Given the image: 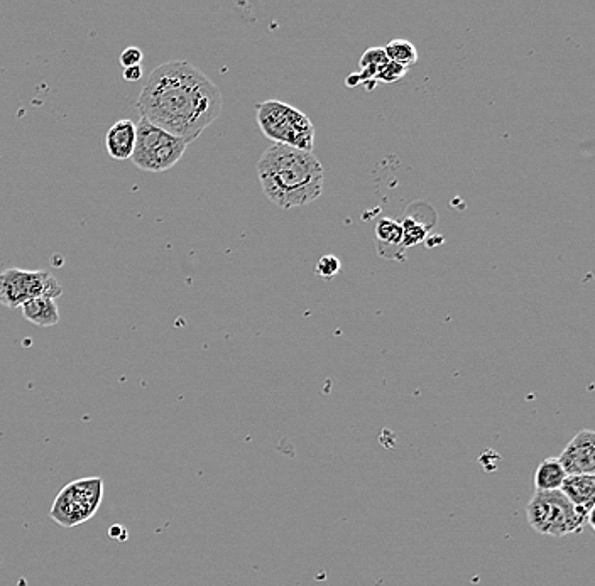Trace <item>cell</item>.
Here are the masks:
<instances>
[{
  "instance_id": "1",
  "label": "cell",
  "mask_w": 595,
  "mask_h": 586,
  "mask_svg": "<svg viewBox=\"0 0 595 586\" xmlns=\"http://www.w3.org/2000/svg\"><path fill=\"white\" fill-rule=\"evenodd\" d=\"M222 107L220 88L188 61L158 66L137 98L142 119L186 144L219 119Z\"/></svg>"
},
{
  "instance_id": "2",
  "label": "cell",
  "mask_w": 595,
  "mask_h": 586,
  "mask_svg": "<svg viewBox=\"0 0 595 586\" xmlns=\"http://www.w3.org/2000/svg\"><path fill=\"white\" fill-rule=\"evenodd\" d=\"M264 195L276 207H303L322 195L323 168L313 152L274 144L257 163Z\"/></svg>"
},
{
  "instance_id": "3",
  "label": "cell",
  "mask_w": 595,
  "mask_h": 586,
  "mask_svg": "<svg viewBox=\"0 0 595 586\" xmlns=\"http://www.w3.org/2000/svg\"><path fill=\"white\" fill-rule=\"evenodd\" d=\"M526 517L533 531L553 538L580 534L585 524L594 526L592 514L575 507L560 490L535 492L526 507Z\"/></svg>"
},
{
  "instance_id": "4",
  "label": "cell",
  "mask_w": 595,
  "mask_h": 586,
  "mask_svg": "<svg viewBox=\"0 0 595 586\" xmlns=\"http://www.w3.org/2000/svg\"><path fill=\"white\" fill-rule=\"evenodd\" d=\"M256 119L264 136L300 151L312 152L315 127L303 112L278 100H268L256 107Z\"/></svg>"
},
{
  "instance_id": "5",
  "label": "cell",
  "mask_w": 595,
  "mask_h": 586,
  "mask_svg": "<svg viewBox=\"0 0 595 586\" xmlns=\"http://www.w3.org/2000/svg\"><path fill=\"white\" fill-rule=\"evenodd\" d=\"M186 144L180 137L171 136L146 119L136 125V146L132 152V163L149 173H164L175 168L183 158Z\"/></svg>"
},
{
  "instance_id": "6",
  "label": "cell",
  "mask_w": 595,
  "mask_h": 586,
  "mask_svg": "<svg viewBox=\"0 0 595 586\" xmlns=\"http://www.w3.org/2000/svg\"><path fill=\"white\" fill-rule=\"evenodd\" d=\"M104 499V480L100 477L80 478L68 483L56 495L55 502L51 505L50 517L58 526H80L83 522L90 521L97 512Z\"/></svg>"
},
{
  "instance_id": "7",
  "label": "cell",
  "mask_w": 595,
  "mask_h": 586,
  "mask_svg": "<svg viewBox=\"0 0 595 586\" xmlns=\"http://www.w3.org/2000/svg\"><path fill=\"white\" fill-rule=\"evenodd\" d=\"M63 294L60 281L48 271L7 269L0 272V304L21 308L29 299H55Z\"/></svg>"
},
{
  "instance_id": "8",
  "label": "cell",
  "mask_w": 595,
  "mask_h": 586,
  "mask_svg": "<svg viewBox=\"0 0 595 586\" xmlns=\"http://www.w3.org/2000/svg\"><path fill=\"white\" fill-rule=\"evenodd\" d=\"M567 475H594L595 473V431L580 429L574 440L558 456Z\"/></svg>"
},
{
  "instance_id": "9",
  "label": "cell",
  "mask_w": 595,
  "mask_h": 586,
  "mask_svg": "<svg viewBox=\"0 0 595 586\" xmlns=\"http://www.w3.org/2000/svg\"><path fill=\"white\" fill-rule=\"evenodd\" d=\"M136 146V124L132 120H117L105 134V147L112 159L127 161Z\"/></svg>"
},
{
  "instance_id": "10",
  "label": "cell",
  "mask_w": 595,
  "mask_h": 586,
  "mask_svg": "<svg viewBox=\"0 0 595 586\" xmlns=\"http://www.w3.org/2000/svg\"><path fill=\"white\" fill-rule=\"evenodd\" d=\"M560 492L575 507L594 514L595 475H567L560 487Z\"/></svg>"
},
{
  "instance_id": "11",
  "label": "cell",
  "mask_w": 595,
  "mask_h": 586,
  "mask_svg": "<svg viewBox=\"0 0 595 586\" xmlns=\"http://www.w3.org/2000/svg\"><path fill=\"white\" fill-rule=\"evenodd\" d=\"M22 315L26 320L38 326H55L60 321V311L55 299L34 298L21 306Z\"/></svg>"
},
{
  "instance_id": "12",
  "label": "cell",
  "mask_w": 595,
  "mask_h": 586,
  "mask_svg": "<svg viewBox=\"0 0 595 586\" xmlns=\"http://www.w3.org/2000/svg\"><path fill=\"white\" fill-rule=\"evenodd\" d=\"M567 473L563 470L558 458H545L538 465L535 473L536 492H555L562 487L563 480Z\"/></svg>"
},
{
  "instance_id": "13",
  "label": "cell",
  "mask_w": 595,
  "mask_h": 586,
  "mask_svg": "<svg viewBox=\"0 0 595 586\" xmlns=\"http://www.w3.org/2000/svg\"><path fill=\"white\" fill-rule=\"evenodd\" d=\"M383 49L384 55L388 56L389 61H393L396 65L404 66V68H410L411 65H415L418 58H420L415 44L406 41V39H393Z\"/></svg>"
},
{
  "instance_id": "14",
  "label": "cell",
  "mask_w": 595,
  "mask_h": 586,
  "mask_svg": "<svg viewBox=\"0 0 595 586\" xmlns=\"http://www.w3.org/2000/svg\"><path fill=\"white\" fill-rule=\"evenodd\" d=\"M376 239L388 247H403V228L401 223L391 218H381L376 225Z\"/></svg>"
},
{
  "instance_id": "15",
  "label": "cell",
  "mask_w": 595,
  "mask_h": 586,
  "mask_svg": "<svg viewBox=\"0 0 595 586\" xmlns=\"http://www.w3.org/2000/svg\"><path fill=\"white\" fill-rule=\"evenodd\" d=\"M401 228H403V247H413V245L420 244L428 234V228L421 225L420 222H416L415 218H404Z\"/></svg>"
},
{
  "instance_id": "16",
  "label": "cell",
  "mask_w": 595,
  "mask_h": 586,
  "mask_svg": "<svg viewBox=\"0 0 595 586\" xmlns=\"http://www.w3.org/2000/svg\"><path fill=\"white\" fill-rule=\"evenodd\" d=\"M406 73H408V68L396 65L393 61L388 60V63H384V65L381 66L379 73H377L376 83H396L399 82Z\"/></svg>"
},
{
  "instance_id": "17",
  "label": "cell",
  "mask_w": 595,
  "mask_h": 586,
  "mask_svg": "<svg viewBox=\"0 0 595 586\" xmlns=\"http://www.w3.org/2000/svg\"><path fill=\"white\" fill-rule=\"evenodd\" d=\"M339 259L335 256H323L317 264V274L323 279H332L333 276H337L340 272Z\"/></svg>"
},
{
  "instance_id": "18",
  "label": "cell",
  "mask_w": 595,
  "mask_h": 586,
  "mask_svg": "<svg viewBox=\"0 0 595 586\" xmlns=\"http://www.w3.org/2000/svg\"><path fill=\"white\" fill-rule=\"evenodd\" d=\"M142 58H144V55H142L141 49L131 46V48H127L122 51L119 61H121V65L124 66V70H126V68H132V66L141 65Z\"/></svg>"
},
{
  "instance_id": "19",
  "label": "cell",
  "mask_w": 595,
  "mask_h": 586,
  "mask_svg": "<svg viewBox=\"0 0 595 586\" xmlns=\"http://www.w3.org/2000/svg\"><path fill=\"white\" fill-rule=\"evenodd\" d=\"M142 78V68L139 66H132V68H126L124 70V80L127 82H139Z\"/></svg>"
}]
</instances>
